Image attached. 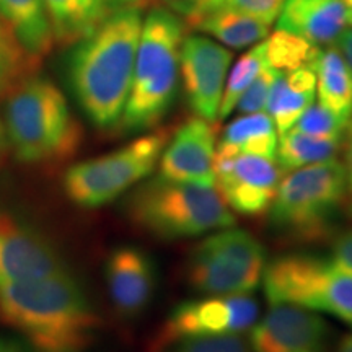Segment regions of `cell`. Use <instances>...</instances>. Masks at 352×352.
<instances>
[{
  "instance_id": "9",
  "label": "cell",
  "mask_w": 352,
  "mask_h": 352,
  "mask_svg": "<svg viewBox=\"0 0 352 352\" xmlns=\"http://www.w3.org/2000/svg\"><path fill=\"white\" fill-rule=\"evenodd\" d=\"M266 252L252 233L222 228L199 241L186 261V279L204 296L252 294L263 283Z\"/></svg>"
},
{
  "instance_id": "17",
  "label": "cell",
  "mask_w": 352,
  "mask_h": 352,
  "mask_svg": "<svg viewBox=\"0 0 352 352\" xmlns=\"http://www.w3.org/2000/svg\"><path fill=\"white\" fill-rule=\"evenodd\" d=\"M349 25L342 0H285L277 16V28L296 33L315 46H327Z\"/></svg>"
},
{
  "instance_id": "37",
  "label": "cell",
  "mask_w": 352,
  "mask_h": 352,
  "mask_svg": "<svg viewBox=\"0 0 352 352\" xmlns=\"http://www.w3.org/2000/svg\"><path fill=\"white\" fill-rule=\"evenodd\" d=\"M336 352H352V334H346L340 344H338Z\"/></svg>"
},
{
  "instance_id": "13",
  "label": "cell",
  "mask_w": 352,
  "mask_h": 352,
  "mask_svg": "<svg viewBox=\"0 0 352 352\" xmlns=\"http://www.w3.org/2000/svg\"><path fill=\"white\" fill-rule=\"evenodd\" d=\"M69 271L46 236L0 210V284L25 283Z\"/></svg>"
},
{
  "instance_id": "14",
  "label": "cell",
  "mask_w": 352,
  "mask_h": 352,
  "mask_svg": "<svg viewBox=\"0 0 352 352\" xmlns=\"http://www.w3.org/2000/svg\"><path fill=\"white\" fill-rule=\"evenodd\" d=\"M329 328L307 308L274 303L250 333L253 352H327Z\"/></svg>"
},
{
  "instance_id": "10",
  "label": "cell",
  "mask_w": 352,
  "mask_h": 352,
  "mask_svg": "<svg viewBox=\"0 0 352 352\" xmlns=\"http://www.w3.org/2000/svg\"><path fill=\"white\" fill-rule=\"evenodd\" d=\"M214 186L220 197L241 215L270 210L280 183V166L274 158L241 153L219 144L214 157Z\"/></svg>"
},
{
  "instance_id": "6",
  "label": "cell",
  "mask_w": 352,
  "mask_h": 352,
  "mask_svg": "<svg viewBox=\"0 0 352 352\" xmlns=\"http://www.w3.org/2000/svg\"><path fill=\"white\" fill-rule=\"evenodd\" d=\"M346 191L344 165L336 158L297 168L277 186L270 208L272 227L292 239H320L328 233Z\"/></svg>"
},
{
  "instance_id": "31",
  "label": "cell",
  "mask_w": 352,
  "mask_h": 352,
  "mask_svg": "<svg viewBox=\"0 0 352 352\" xmlns=\"http://www.w3.org/2000/svg\"><path fill=\"white\" fill-rule=\"evenodd\" d=\"M279 76V70L272 69L270 64H266L259 70V74L254 77V80L250 83V87L240 96L236 108L241 114L259 113L266 109L267 96H270L271 87Z\"/></svg>"
},
{
  "instance_id": "40",
  "label": "cell",
  "mask_w": 352,
  "mask_h": 352,
  "mask_svg": "<svg viewBox=\"0 0 352 352\" xmlns=\"http://www.w3.org/2000/svg\"><path fill=\"white\" fill-rule=\"evenodd\" d=\"M124 2H139V0H124Z\"/></svg>"
},
{
  "instance_id": "29",
  "label": "cell",
  "mask_w": 352,
  "mask_h": 352,
  "mask_svg": "<svg viewBox=\"0 0 352 352\" xmlns=\"http://www.w3.org/2000/svg\"><path fill=\"white\" fill-rule=\"evenodd\" d=\"M347 124L349 122L342 121L341 118H338L321 103H311L305 109V113L298 118L294 129L300 131L303 134L315 135V138L341 139Z\"/></svg>"
},
{
  "instance_id": "3",
  "label": "cell",
  "mask_w": 352,
  "mask_h": 352,
  "mask_svg": "<svg viewBox=\"0 0 352 352\" xmlns=\"http://www.w3.org/2000/svg\"><path fill=\"white\" fill-rule=\"evenodd\" d=\"M3 126L8 147L26 165L65 160L82 142V127L63 91L33 74L7 94Z\"/></svg>"
},
{
  "instance_id": "41",
  "label": "cell",
  "mask_w": 352,
  "mask_h": 352,
  "mask_svg": "<svg viewBox=\"0 0 352 352\" xmlns=\"http://www.w3.org/2000/svg\"><path fill=\"white\" fill-rule=\"evenodd\" d=\"M111 2H124V0H111Z\"/></svg>"
},
{
  "instance_id": "19",
  "label": "cell",
  "mask_w": 352,
  "mask_h": 352,
  "mask_svg": "<svg viewBox=\"0 0 352 352\" xmlns=\"http://www.w3.org/2000/svg\"><path fill=\"white\" fill-rule=\"evenodd\" d=\"M0 15L30 56L41 63L56 44L44 0H0Z\"/></svg>"
},
{
  "instance_id": "36",
  "label": "cell",
  "mask_w": 352,
  "mask_h": 352,
  "mask_svg": "<svg viewBox=\"0 0 352 352\" xmlns=\"http://www.w3.org/2000/svg\"><path fill=\"white\" fill-rule=\"evenodd\" d=\"M8 148L7 142V134H6V126H3V118L0 116V160L6 157V152Z\"/></svg>"
},
{
  "instance_id": "24",
  "label": "cell",
  "mask_w": 352,
  "mask_h": 352,
  "mask_svg": "<svg viewBox=\"0 0 352 352\" xmlns=\"http://www.w3.org/2000/svg\"><path fill=\"white\" fill-rule=\"evenodd\" d=\"M276 162L280 170H297L302 166L334 160L341 148V139H323L289 129L279 134Z\"/></svg>"
},
{
  "instance_id": "25",
  "label": "cell",
  "mask_w": 352,
  "mask_h": 352,
  "mask_svg": "<svg viewBox=\"0 0 352 352\" xmlns=\"http://www.w3.org/2000/svg\"><path fill=\"white\" fill-rule=\"evenodd\" d=\"M320 51L318 46L287 30L277 28L266 39V60L279 72H292L307 65L311 67Z\"/></svg>"
},
{
  "instance_id": "15",
  "label": "cell",
  "mask_w": 352,
  "mask_h": 352,
  "mask_svg": "<svg viewBox=\"0 0 352 352\" xmlns=\"http://www.w3.org/2000/svg\"><path fill=\"white\" fill-rule=\"evenodd\" d=\"M215 148V126L199 116L191 118L166 142L158 162V175L175 182L214 186Z\"/></svg>"
},
{
  "instance_id": "39",
  "label": "cell",
  "mask_w": 352,
  "mask_h": 352,
  "mask_svg": "<svg viewBox=\"0 0 352 352\" xmlns=\"http://www.w3.org/2000/svg\"><path fill=\"white\" fill-rule=\"evenodd\" d=\"M349 214L352 215V202H351V204H349Z\"/></svg>"
},
{
  "instance_id": "38",
  "label": "cell",
  "mask_w": 352,
  "mask_h": 352,
  "mask_svg": "<svg viewBox=\"0 0 352 352\" xmlns=\"http://www.w3.org/2000/svg\"><path fill=\"white\" fill-rule=\"evenodd\" d=\"M165 2H170L171 6H173V3H176V2H182V0H165Z\"/></svg>"
},
{
  "instance_id": "16",
  "label": "cell",
  "mask_w": 352,
  "mask_h": 352,
  "mask_svg": "<svg viewBox=\"0 0 352 352\" xmlns=\"http://www.w3.org/2000/svg\"><path fill=\"white\" fill-rule=\"evenodd\" d=\"M104 280L114 310L132 318L142 314L155 294V263L138 246H118L104 263Z\"/></svg>"
},
{
  "instance_id": "32",
  "label": "cell",
  "mask_w": 352,
  "mask_h": 352,
  "mask_svg": "<svg viewBox=\"0 0 352 352\" xmlns=\"http://www.w3.org/2000/svg\"><path fill=\"white\" fill-rule=\"evenodd\" d=\"M331 261L352 272V228L338 233L331 243Z\"/></svg>"
},
{
  "instance_id": "34",
  "label": "cell",
  "mask_w": 352,
  "mask_h": 352,
  "mask_svg": "<svg viewBox=\"0 0 352 352\" xmlns=\"http://www.w3.org/2000/svg\"><path fill=\"white\" fill-rule=\"evenodd\" d=\"M349 129H347L346 135V145H344V170H346V182H347V189L352 195V118L349 121Z\"/></svg>"
},
{
  "instance_id": "8",
  "label": "cell",
  "mask_w": 352,
  "mask_h": 352,
  "mask_svg": "<svg viewBox=\"0 0 352 352\" xmlns=\"http://www.w3.org/2000/svg\"><path fill=\"white\" fill-rule=\"evenodd\" d=\"M166 142V131L152 132L107 155L78 162L64 175L65 196L82 209L103 208L155 170Z\"/></svg>"
},
{
  "instance_id": "28",
  "label": "cell",
  "mask_w": 352,
  "mask_h": 352,
  "mask_svg": "<svg viewBox=\"0 0 352 352\" xmlns=\"http://www.w3.org/2000/svg\"><path fill=\"white\" fill-rule=\"evenodd\" d=\"M267 64L266 60V41L258 43L256 46L252 47L248 52L236 60L233 65L230 77L227 78V87L223 88L222 103L219 108L217 120H226L233 109L236 108L240 96L250 87V83L254 80L259 70Z\"/></svg>"
},
{
  "instance_id": "30",
  "label": "cell",
  "mask_w": 352,
  "mask_h": 352,
  "mask_svg": "<svg viewBox=\"0 0 352 352\" xmlns=\"http://www.w3.org/2000/svg\"><path fill=\"white\" fill-rule=\"evenodd\" d=\"M168 352H253L250 342L240 334H217V336L186 338L170 344Z\"/></svg>"
},
{
  "instance_id": "5",
  "label": "cell",
  "mask_w": 352,
  "mask_h": 352,
  "mask_svg": "<svg viewBox=\"0 0 352 352\" xmlns=\"http://www.w3.org/2000/svg\"><path fill=\"white\" fill-rule=\"evenodd\" d=\"M135 226L164 240H179L233 227L235 219L215 186L155 176L127 199Z\"/></svg>"
},
{
  "instance_id": "11",
  "label": "cell",
  "mask_w": 352,
  "mask_h": 352,
  "mask_svg": "<svg viewBox=\"0 0 352 352\" xmlns=\"http://www.w3.org/2000/svg\"><path fill=\"white\" fill-rule=\"evenodd\" d=\"M258 315V302L250 294L208 296L182 302L170 311L157 340V347L165 349L186 338L240 334L252 329Z\"/></svg>"
},
{
  "instance_id": "20",
  "label": "cell",
  "mask_w": 352,
  "mask_h": 352,
  "mask_svg": "<svg viewBox=\"0 0 352 352\" xmlns=\"http://www.w3.org/2000/svg\"><path fill=\"white\" fill-rule=\"evenodd\" d=\"M56 43L72 44L95 32L111 15V0H44Z\"/></svg>"
},
{
  "instance_id": "35",
  "label": "cell",
  "mask_w": 352,
  "mask_h": 352,
  "mask_svg": "<svg viewBox=\"0 0 352 352\" xmlns=\"http://www.w3.org/2000/svg\"><path fill=\"white\" fill-rule=\"evenodd\" d=\"M336 43H338L336 47L340 50L347 65H349L352 70V25L340 34V38L336 39Z\"/></svg>"
},
{
  "instance_id": "33",
  "label": "cell",
  "mask_w": 352,
  "mask_h": 352,
  "mask_svg": "<svg viewBox=\"0 0 352 352\" xmlns=\"http://www.w3.org/2000/svg\"><path fill=\"white\" fill-rule=\"evenodd\" d=\"M0 352H38L28 341L19 336H0Z\"/></svg>"
},
{
  "instance_id": "12",
  "label": "cell",
  "mask_w": 352,
  "mask_h": 352,
  "mask_svg": "<svg viewBox=\"0 0 352 352\" xmlns=\"http://www.w3.org/2000/svg\"><path fill=\"white\" fill-rule=\"evenodd\" d=\"M230 63L232 52L212 39L199 34L183 38L179 70L188 103L196 116L217 121Z\"/></svg>"
},
{
  "instance_id": "18",
  "label": "cell",
  "mask_w": 352,
  "mask_h": 352,
  "mask_svg": "<svg viewBox=\"0 0 352 352\" xmlns=\"http://www.w3.org/2000/svg\"><path fill=\"white\" fill-rule=\"evenodd\" d=\"M316 76L310 65L279 72L267 96L266 113L274 122L277 134L292 129L298 118L315 101Z\"/></svg>"
},
{
  "instance_id": "2",
  "label": "cell",
  "mask_w": 352,
  "mask_h": 352,
  "mask_svg": "<svg viewBox=\"0 0 352 352\" xmlns=\"http://www.w3.org/2000/svg\"><path fill=\"white\" fill-rule=\"evenodd\" d=\"M0 318L38 352H83L98 328V315L70 271L0 284Z\"/></svg>"
},
{
  "instance_id": "26",
  "label": "cell",
  "mask_w": 352,
  "mask_h": 352,
  "mask_svg": "<svg viewBox=\"0 0 352 352\" xmlns=\"http://www.w3.org/2000/svg\"><path fill=\"white\" fill-rule=\"evenodd\" d=\"M284 2L285 0H182L171 7L182 13L186 28L206 12L215 8H232L272 25L283 10Z\"/></svg>"
},
{
  "instance_id": "1",
  "label": "cell",
  "mask_w": 352,
  "mask_h": 352,
  "mask_svg": "<svg viewBox=\"0 0 352 352\" xmlns=\"http://www.w3.org/2000/svg\"><path fill=\"white\" fill-rule=\"evenodd\" d=\"M142 21L140 8H120L78 41L69 57L72 94L88 120L100 129H109L121 121L134 76Z\"/></svg>"
},
{
  "instance_id": "22",
  "label": "cell",
  "mask_w": 352,
  "mask_h": 352,
  "mask_svg": "<svg viewBox=\"0 0 352 352\" xmlns=\"http://www.w3.org/2000/svg\"><path fill=\"white\" fill-rule=\"evenodd\" d=\"M270 28L271 25L266 21L232 10V8L209 10L189 25V30L208 33L233 50H241L254 43H261L270 34Z\"/></svg>"
},
{
  "instance_id": "27",
  "label": "cell",
  "mask_w": 352,
  "mask_h": 352,
  "mask_svg": "<svg viewBox=\"0 0 352 352\" xmlns=\"http://www.w3.org/2000/svg\"><path fill=\"white\" fill-rule=\"evenodd\" d=\"M38 65L39 60L28 54L0 15V95H7L16 83L34 74Z\"/></svg>"
},
{
  "instance_id": "21",
  "label": "cell",
  "mask_w": 352,
  "mask_h": 352,
  "mask_svg": "<svg viewBox=\"0 0 352 352\" xmlns=\"http://www.w3.org/2000/svg\"><path fill=\"white\" fill-rule=\"evenodd\" d=\"M316 76L320 103L342 121L352 118V70L336 46L320 51L311 65Z\"/></svg>"
},
{
  "instance_id": "23",
  "label": "cell",
  "mask_w": 352,
  "mask_h": 352,
  "mask_svg": "<svg viewBox=\"0 0 352 352\" xmlns=\"http://www.w3.org/2000/svg\"><path fill=\"white\" fill-rule=\"evenodd\" d=\"M277 131L266 111L243 114L232 121L222 132L220 142L241 153H254L274 158L277 152Z\"/></svg>"
},
{
  "instance_id": "4",
  "label": "cell",
  "mask_w": 352,
  "mask_h": 352,
  "mask_svg": "<svg viewBox=\"0 0 352 352\" xmlns=\"http://www.w3.org/2000/svg\"><path fill=\"white\" fill-rule=\"evenodd\" d=\"M184 30V21L165 8H155L145 16L131 91L120 121L121 131L152 129L168 113L178 88Z\"/></svg>"
},
{
  "instance_id": "7",
  "label": "cell",
  "mask_w": 352,
  "mask_h": 352,
  "mask_svg": "<svg viewBox=\"0 0 352 352\" xmlns=\"http://www.w3.org/2000/svg\"><path fill=\"white\" fill-rule=\"evenodd\" d=\"M264 292L271 305L285 303L324 311L352 327V272L331 259L290 253L266 264Z\"/></svg>"
}]
</instances>
